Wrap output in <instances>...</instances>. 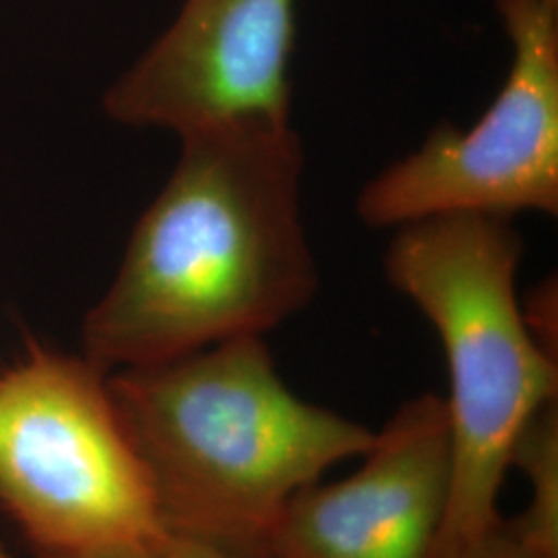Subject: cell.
<instances>
[{"label":"cell","mask_w":558,"mask_h":558,"mask_svg":"<svg viewBox=\"0 0 558 558\" xmlns=\"http://www.w3.org/2000/svg\"><path fill=\"white\" fill-rule=\"evenodd\" d=\"M306 154L292 122L180 137V158L83 320L104 373L265 338L319 292L302 218Z\"/></svg>","instance_id":"obj_1"},{"label":"cell","mask_w":558,"mask_h":558,"mask_svg":"<svg viewBox=\"0 0 558 558\" xmlns=\"http://www.w3.org/2000/svg\"><path fill=\"white\" fill-rule=\"evenodd\" d=\"M161 530L255 558L283 507L375 430L299 398L265 338L108 375Z\"/></svg>","instance_id":"obj_2"},{"label":"cell","mask_w":558,"mask_h":558,"mask_svg":"<svg viewBox=\"0 0 558 558\" xmlns=\"http://www.w3.org/2000/svg\"><path fill=\"white\" fill-rule=\"evenodd\" d=\"M513 220L440 216L396 230L385 276L430 320L447 368L453 474L439 558L500 519L511 442L558 399V360L532 336L518 296Z\"/></svg>","instance_id":"obj_3"},{"label":"cell","mask_w":558,"mask_h":558,"mask_svg":"<svg viewBox=\"0 0 558 558\" xmlns=\"http://www.w3.org/2000/svg\"><path fill=\"white\" fill-rule=\"evenodd\" d=\"M0 507L36 557L166 536L108 373L85 356L29 343L0 377Z\"/></svg>","instance_id":"obj_4"},{"label":"cell","mask_w":558,"mask_h":558,"mask_svg":"<svg viewBox=\"0 0 558 558\" xmlns=\"http://www.w3.org/2000/svg\"><path fill=\"white\" fill-rule=\"evenodd\" d=\"M511 44L507 80L470 129L439 124L360 191L368 228L440 216L558 214V2L495 0Z\"/></svg>","instance_id":"obj_5"},{"label":"cell","mask_w":558,"mask_h":558,"mask_svg":"<svg viewBox=\"0 0 558 558\" xmlns=\"http://www.w3.org/2000/svg\"><path fill=\"white\" fill-rule=\"evenodd\" d=\"M296 0H184L177 20L108 89V117L180 137L292 122Z\"/></svg>","instance_id":"obj_6"},{"label":"cell","mask_w":558,"mask_h":558,"mask_svg":"<svg viewBox=\"0 0 558 558\" xmlns=\"http://www.w3.org/2000/svg\"><path fill=\"white\" fill-rule=\"evenodd\" d=\"M360 458L348 478L288 500L255 558H439L453 474L445 398L399 405Z\"/></svg>","instance_id":"obj_7"},{"label":"cell","mask_w":558,"mask_h":558,"mask_svg":"<svg viewBox=\"0 0 558 558\" xmlns=\"http://www.w3.org/2000/svg\"><path fill=\"white\" fill-rule=\"evenodd\" d=\"M509 468L527 480L530 500L507 525L539 557L558 558V399L538 408L519 428Z\"/></svg>","instance_id":"obj_8"},{"label":"cell","mask_w":558,"mask_h":558,"mask_svg":"<svg viewBox=\"0 0 558 558\" xmlns=\"http://www.w3.org/2000/svg\"><path fill=\"white\" fill-rule=\"evenodd\" d=\"M440 558H544L525 546L511 532L507 519L500 518L493 527L478 534L476 538L468 539L458 548L449 550Z\"/></svg>","instance_id":"obj_9"},{"label":"cell","mask_w":558,"mask_h":558,"mask_svg":"<svg viewBox=\"0 0 558 558\" xmlns=\"http://www.w3.org/2000/svg\"><path fill=\"white\" fill-rule=\"evenodd\" d=\"M523 317L539 345L557 359V281L544 279L538 288L521 304Z\"/></svg>","instance_id":"obj_10"},{"label":"cell","mask_w":558,"mask_h":558,"mask_svg":"<svg viewBox=\"0 0 558 558\" xmlns=\"http://www.w3.org/2000/svg\"><path fill=\"white\" fill-rule=\"evenodd\" d=\"M38 558H166L158 542H129V544H112L77 553H54V555H38Z\"/></svg>","instance_id":"obj_11"},{"label":"cell","mask_w":558,"mask_h":558,"mask_svg":"<svg viewBox=\"0 0 558 558\" xmlns=\"http://www.w3.org/2000/svg\"><path fill=\"white\" fill-rule=\"evenodd\" d=\"M158 546L166 558H236L195 539L179 538L168 534L158 539Z\"/></svg>","instance_id":"obj_12"},{"label":"cell","mask_w":558,"mask_h":558,"mask_svg":"<svg viewBox=\"0 0 558 558\" xmlns=\"http://www.w3.org/2000/svg\"><path fill=\"white\" fill-rule=\"evenodd\" d=\"M0 558H11V557H7V555H4V553H2V550H0Z\"/></svg>","instance_id":"obj_13"},{"label":"cell","mask_w":558,"mask_h":558,"mask_svg":"<svg viewBox=\"0 0 558 558\" xmlns=\"http://www.w3.org/2000/svg\"><path fill=\"white\" fill-rule=\"evenodd\" d=\"M555 2H558V0H555Z\"/></svg>","instance_id":"obj_14"}]
</instances>
